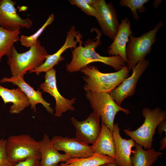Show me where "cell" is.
Here are the masks:
<instances>
[{
    "label": "cell",
    "instance_id": "obj_1",
    "mask_svg": "<svg viewBox=\"0 0 166 166\" xmlns=\"http://www.w3.org/2000/svg\"><path fill=\"white\" fill-rule=\"evenodd\" d=\"M97 33V36L93 40L88 39L84 42V46L81 39L78 42L79 45L72 50V58L66 65V70L72 73L80 71L82 68L94 62H99L112 67L118 71L126 65V63L120 56H103L95 51L101 44L102 33L97 28L93 29Z\"/></svg>",
    "mask_w": 166,
    "mask_h": 166
},
{
    "label": "cell",
    "instance_id": "obj_2",
    "mask_svg": "<svg viewBox=\"0 0 166 166\" xmlns=\"http://www.w3.org/2000/svg\"><path fill=\"white\" fill-rule=\"evenodd\" d=\"M80 71L85 81L83 89L86 91L110 93L125 79L129 76L130 72L126 65L114 73H105L99 71L97 66L88 65Z\"/></svg>",
    "mask_w": 166,
    "mask_h": 166
},
{
    "label": "cell",
    "instance_id": "obj_3",
    "mask_svg": "<svg viewBox=\"0 0 166 166\" xmlns=\"http://www.w3.org/2000/svg\"><path fill=\"white\" fill-rule=\"evenodd\" d=\"M49 55L38 39L29 50L21 53L18 52L14 45L7 61L12 76H24L27 71L41 66Z\"/></svg>",
    "mask_w": 166,
    "mask_h": 166
},
{
    "label": "cell",
    "instance_id": "obj_4",
    "mask_svg": "<svg viewBox=\"0 0 166 166\" xmlns=\"http://www.w3.org/2000/svg\"><path fill=\"white\" fill-rule=\"evenodd\" d=\"M142 113L144 121L140 127L134 131L123 130L125 134L136 143L146 149H149L152 148L153 136L158 125L166 119V111L158 107L152 110L145 107Z\"/></svg>",
    "mask_w": 166,
    "mask_h": 166
},
{
    "label": "cell",
    "instance_id": "obj_5",
    "mask_svg": "<svg viewBox=\"0 0 166 166\" xmlns=\"http://www.w3.org/2000/svg\"><path fill=\"white\" fill-rule=\"evenodd\" d=\"M164 25L163 22H160L153 29L139 37H135L132 34L129 36L125 49L126 66L129 71L130 72L139 62L151 53L152 46L156 40V34Z\"/></svg>",
    "mask_w": 166,
    "mask_h": 166
},
{
    "label": "cell",
    "instance_id": "obj_6",
    "mask_svg": "<svg viewBox=\"0 0 166 166\" xmlns=\"http://www.w3.org/2000/svg\"><path fill=\"white\" fill-rule=\"evenodd\" d=\"M85 96L91 108L100 116L101 122L104 124L112 132L115 117L119 111L128 115L130 112L117 105L110 93L86 92Z\"/></svg>",
    "mask_w": 166,
    "mask_h": 166
},
{
    "label": "cell",
    "instance_id": "obj_7",
    "mask_svg": "<svg viewBox=\"0 0 166 166\" xmlns=\"http://www.w3.org/2000/svg\"><path fill=\"white\" fill-rule=\"evenodd\" d=\"M5 149L9 161L14 165L31 156L40 155L39 141L27 134L10 136L6 139Z\"/></svg>",
    "mask_w": 166,
    "mask_h": 166
},
{
    "label": "cell",
    "instance_id": "obj_8",
    "mask_svg": "<svg viewBox=\"0 0 166 166\" xmlns=\"http://www.w3.org/2000/svg\"><path fill=\"white\" fill-rule=\"evenodd\" d=\"M92 6L97 11L96 18L103 34L113 40L119 24L115 8L112 3H107L105 0H96Z\"/></svg>",
    "mask_w": 166,
    "mask_h": 166
},
{
    "label": "cell",
    "instance_id": "obj_9",
    "mask_svg": "<svg viewBox=\"0 0 166 166\" xmlns=\"http://www.w3.org/2000/svg\"><path fill=\"white\" fill-rule=\"evenodd\" d=\"M150 62L145 58L139 62L132 69L130 77L125 79L109 93L115 102L120 106L125 99L135 94L140 77L148 67Z\"/></svg>",
    "mask_w": 166,
    "mask_h": 166
},
{
    "label": "cell",
    "instance_id": "obj_10",
    "mask_svg": "<svg viewBox=\"0 0 166 166\" xmlns=\"http://www.w3.org/2000/svg\"><path fill=\"white\" fill-rule=\"evenodd\" d=\"M16 4L12 0H0V26L10 31L30 28L33 24L32 21L29 17L25 19L20 17L15 7Z\"/></svg>",
    "mask_w": 166,
    "mask_h": 166
},
{
    "label": "cell",
    "instance_id": "obj_11",
    "mask_svg": "<svg viewBox=\"0 0 166 166\" xmlns=\"http://www.w3.org/2000/svg\"><path fill=\"white\" fill-rule=\"evenodd\" d=\"M45 81L40 85L42 92H45L53 96L55 98V116L60 117L62 113L68 110L73 111L75 108L72 105L74 103L75 98L69 100L63 97L59 92L57 85L56 70L53 68L45 73Z\"/></svg>",
    "mask_w": 166,
    "mask_h": 166
},
{
    "label": "cell",
    "instance_id": "obj_12",
    "mask_svg": "<svg viewBox=\"0 0 166 166\" xmlns=\"http://www.w3.org/2000/svg\"><path fill=\"white\" fill-rule=\"evenodd\" d=\"M100 118V116L93 111L83 121L72 117L71 121L76 129L75 137L88 144H93L101 131Z\"/></svg>",
    "mask_w": 166,
    "mask_h": 166
},
{
    "label": "cell",
    "instance_id": "obj_13",
    "mask_svg": "<svg viewBox=\"0 0 166 166\" xmlns=\"http://www.w3.org/2000/svg\"><path fill=\"white\" fill-rule=\"evenodd\" d=\"M51 141L52 145L57 150L64 152L71 158L89 157L94 154L91 146L76 137L56 136H53Z\"/></svg>",
    "mask_w": 166,
    "mask_h": 166
},
{
    "label": "cell",
    "instance_id": "obj_14",
    "mask_svg": "<svg viewBox=\"0 0 166 166\" xmlns=\"http://www.w3.org/2000/svg\"><path fill=\"white\" fill-rule=\"evenodd\" d=\"M24 76H12L10 78L4 77L0 80V83L10 82L18 86L25 93L29 100L31 109L34 112H36V105L40 103L42 105L47 111L52 115L54 112L50 106V103L46 101L42 96V92L39 89L35 90L34 88L27 83L24 80Z\"/></svg>",
    "mask_w": 166,
    "mask_h": 166
},
{
    "label": "cell",
    "instance_id": "obj_15",
    "mask_svg": "<svg viewBox=\"0 0 166 166\" xmlns=\"http://www.w3.org/2000/svg\"><path fill=\"white\" fill-rule=\"evenodd\" d=\"M120 131L118 124H114L112 132L115 149L114 162L118 166H133L130 157L132 148L135 146V142L132 139H123L120 134Z\"/></svg>",
    "mask_w": 166,
    "mask_h": 166
},
{
    "label": "cell",
    "instance_id": "obj_16",
    "mask_svg": "<svg viewBox=\"0 0 166 166\" xmlns=\"http://www.w3.org/2000/svg\"><path fill=\"white\" fill-rule=\"evenodd\" d=\"M131 23L125 17L119 23L118 30L112 44L108 47L109 55L120 56L126 63L127 58L125 49L129 36L132 34Z\"/></svg>",
    "mask_w": 166,
    "mask_h": 166
},
{
    "label": "cell",
    "instance_id": "obj_17",
    "mask_svg": "<svg viewBox=\"0 0 166 166\" xmlns=\"http://www.w3.org/2000/svg\"><path fill=\"white\" fill-rule=\"evenodd\" d=\"M41 155L40 166H59V163L65 162L71 158L66 154L60 153L52 145L51 139L45 133L39 141Z\"/></svg>",
    "mask_w": 166,
    "mask_h": 166
},
{
    "label": "cell",
    "instance_id": "obj_18",
    "mask_svg": "<svg viewBox=\"0 0 166 166\" xmlns=\"http://www.w3.org/2000/svg\"><path fill=\"white\" fill-rule=\"evenodd\" d=\"M0 96L4 104L13 103L9 111L11 114L19 113L30 105L26 96L19 87L15 89H9L0 85Z\"/></svg>",
    "mask_w": 166,
    "mask_h": 166
},
{
    "label": "cell",
    "instance_id": "obj_19",
    "mask_svg": "<svg viewBox=\"0 0 166 166\" xmlns=\"http://www.w3.org/2000/svg\"><path fill=\"white\" fill-rule=\"evenodd\" d=\"M94 154L109 156L114 160L116 157L115 143L112 132L103 123L101 122L99 134L91 146Z\"/></svg>",
    "mask_w": 166,
    "mask_h": 166
},
{
    "label": "cell",
    "instance_id": "obj_20",
    "mask_svg": "<svg viewBox=\"0 0 166 166\" xmlns=\"http://www.w3.org/2000/svg\"><path fill=\"white\" fill-rule=\"evenodd\" d=\"M135 148L132 150L130 159L133 166H152L163 153L153 148L144 150L135 142Z\"/></svg>",
    "mask_w": 166,
    "mask_h": 166
},
{
    "label": "cell",
    "instance_id": "obj_21",
    "mask_svg": "<svg viewBox=\"0 0 166 166\" xmlns=\"http://www.w3.org/2000/svg\"><path fill=\"white\" fill-rule=\"evenodd\" d=\"M82 37L80 31L77 30L74 26H71L67 32L65 41L63 45L55 53L48 56L49 62L51 65H55L60 61L64 60V58L61 56L62 53L68 49L76 47L79 40Z\"/></svg>",
    "mask_w": 166,
    "mask_h": 166
},
{
    "label": "cell",
    "instance_id": "obj_22",
    "mask_svg": "<svg viewBox=\"0 0 166 166\" xmlns=\"http://www.w3.org/2000/svg\"><path fill=\"white\" fill-rule=\"evenodd\" d=\"M111 157L104 155L94 154L88 157L70 158L65 161L61 162V166H101L102 165L114 161Z\"/></svg>",
    "mask_w": 166,
    "mask_h": 166
},
{
    "label": "cell",
    "instance_id": "obj_23",
    "mask_svg": "<svg viewBox=\"0 0 166 166\" xmlns=\"http://www.w3.org/2000/svg\"><path fill=\"white\" fill-rule=\"evenodd\" d=\"M20 29L10 31L0 26V63L2 57H9L14 44L19 41Z\"/></svg>",
    "mask_w": 166,
    "mask_h": 166
},
{
    "label": "cell",
    "instance_id": "obj_24",
    "mask_svg": "<svg viewBox=\"0 0 166 166\" xmlns=\"http://www.w3.org/2000/svg\"><path fill=\"white\" fill-rule=\"evenodd\" d=\"M53 14L50 15L47 19L44 24L35 33L29 36L24 35H21L19 41L21 45L26 47H30L32 46L38 39L39 37L45 28L51 24L54 20Z\"/></svg>",
    "mask_w": 166,
    "mask_h": 166
},
{
    "label": "cell",
    "instance_id": "obj_25",
    "mask_svg": "<svg viewBox=\"0 0 166 166\" xmlns=\"http://www.w3.org/2000/svg\"><path fill=\"white\" fill-rule=\"evenodd\" d=\"M148 1V0H121L119 2V4L122 6L129 8L133 18L138 21L140 17L137 13V10L140 13L144 12L146 9L144 5Z\"/></svg>",
    "mask_w": 166,
    "mask_h": 166
},
{
    "label": "cell",
    "instance_id": "obj_26",
    "mask_svg": "<svg viewBox=\"0 0 166 166\" xmlns=\"http://www.w3.org/2000/svg\"><path fill=\"white\" fill-rule=\"evenodd\" d=\"M70 3L79 8L88 15L95 17L97 16L95 9L92 6L86 3L84 0H69Z\"/></svg>",
    "mask_w": 166,
    "mask_h": 166
},
{
    "label": "cell",
    "instance_id": "obj_27",
    "mask_svg": "<svg viewBox=\"0 0 166 166\" xmlns=\"http://www.w3.org/2000/svg\"><path fill=\"white\" fill-rule=\"evenodd\" d=\"M6 139H0V166H14L9 160L6 152Z\"/></svg>",
    "mask_w": 166,
    "mask_h": 166
},
{
    "label": "cell",
    "instance_id": "obj_28",
    "mask_svg": "<svg viewBox=\"0 0 166 166\" xmlns=\"http://www.w3.org/2000/svg\"><path fill=\"white\" fill-rule=\"evenodd\" d=\"M40 155L33 156L18 162L14 166H40Z\"/></svg>",
    "mask_w": 166,
    "mask_h": 166
},
{
    "label": "cell",
    "instance_id": "obj_29",
    "mask_svg": "<svg viewBox=\"0 0 166 166\" xmlns=\"http://www.w3.org/2000/svg\"><path fill=\"white\" fill-rule=\"evenodd\" d=\"M157 127L158 133L161 136L163 132H164L165 133H166V121L165 120L160 122Z\"/></svg>",
    "mask_w": 166,
    "mask_h": 166
},
{
    "label": "cell",
    "instance_id": "obj_30",
    "mask_svg": "<svg viewBox=\"0 0 166 166\" xmlns=\"http://www.w3.org/2000/svg\"><path fill=\"white\" fill-rule=\"evenodd\" d=\"M166 148V135L160 141V147L159 150H163Z\"/></svg>",
    "mask_w": 166,
    "mask_h": 166
},
{
    "label": "cell",
    "instance_id": "obj_31",
    "mask_svg": "<svg viewBox=\"0 0 166 166\" xmlns=\"http://www.w3.org/2000/svg\"><path fill=\"white\" fill-rule=\"evenodd\" d=\"M161 0H155L154 1L153 3V6L155 8H157L158 6L160 5Z\"/></svg>",
    "mask_w": 166,
    "mask_h": 166
},
{
    "label": "cell",
    "instance_id": "obj_32",
    "mask_svg": "<svg viewBox=\"0 0 166 166\" xmlns=\"http://www.w3.org/2000/svg\"><path fill=\"white\" fill-rule=\"evenodd\" d=\"M101 166H118L114 162V161L104 164Z\"/></svg>",
    "mask_w": 166,
    "mask_h": 166
},
{
    "label": "cell",
    "instance_id": "obj_33",
    "mask_svg": "<svg viewBox=\"0 0 166 166\" xmlns=\"http://www.w3.org/2000/svg\"><path fill=\"white\" fill-rule=\"evenodd\" d=\"M87 3L92 6L96 2V0H84Z\"/></svg>",
    "mask_w": 166,
    "mask_h": 166
},
{
    "label": "cell",
    "instance_id": "obj_34",
    "mask_svg": "<svg viewBox=\"0 0 166 166\" xmlns=\"http://www.w3.org/2000/svg\"><path fill=\"white\" fill-rule=\"evenodd\" d=\"M59 166H61V165L60 164V165Z\"/></svg>",
    "mask_w": 166,
    "mask_h": 166
}]
</instances>
